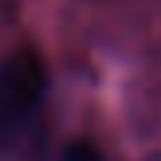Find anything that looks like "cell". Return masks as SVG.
Segmentation results:
<instances>
[{"instance_id":"1","label":"cell","mask_w":161,"mask_h":161,"mask_svg":"<svg viewBox=\"0 0 161 161\" xmlns=\"http://www.w3.org/2000/svg\"><path fill=\"white\" fill-rule=\"evenodd\" d=\"M47 98V67L39 51L20 47L0 59V153H16L31 138Z\"/></svg>"}]
</instances>
